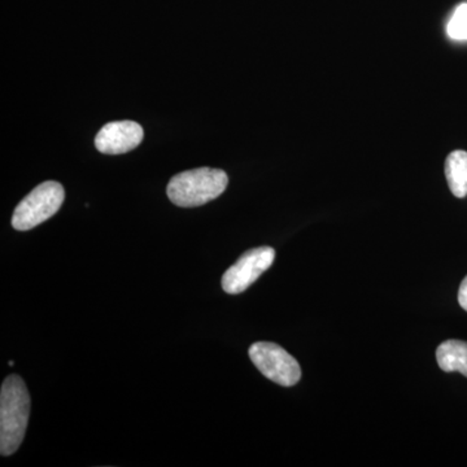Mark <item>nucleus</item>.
<instances>
[{"label":"nucleus","instance_id":"obj_1","mask_svg":"<svg viewBox=\"0 0 467 467\" xmlns=\"http://www.w3.org/2000/svg\"><path fill=\"white\" fill-rule=\"evenodd\" d=\"M30 396L23 378H5L0 391V453L11 456L26 438Z\"/></svg>","mask_w":467,"mask_h":467},{"label":"nucleus","instance_id":"obj_2","mask_svg":"<svg viewBox=\"0 0 467 467\" xmlns=\"http://www.w3.org/2000/svg\"><path fill=\"white\" fill-rule=\"evenodd\" d=\"M227 183L229 178L221 169H192L171 178L167 189L168 198L178 207H201L223 195Z\"/></svg>","mask_w":467,"mask_h":467},{"label":"nucleus","instance_id":"obj_3","mask_svg":"<svg viewBox=\"0 0 467 467\" xmlns=\"http://www.w3.org/2000/svg\"><path fill=\"white\" fill-rule=\"evenodd\" d=\"M64 198L66 192L60 183L47 181L39 184L15 209L12 226L18 232H27L41 225L57 213Z\"/></svg>","mask_w":467,"mask_h":467},{"label":"nucleus","instance_id":"obj_4","mask_svg":"<svg viewBox=\"0 0 467 467\" xmlns=\"http://www.w3.org/2000/svg\"><path fill=\"white\" fill-rule=\"evenodd\" d=\"M248 355L254 367L272 382L284 387H292L299 382L301 378L299 362L278 344L267 342L252 344Z\"/></svg>","mask_w":467,"mask_h":467},{"label":"nucleus","instance_id":"obj_5","mask_svg":"<svg viewBox=\"0 0 467 467\" xmlns=\"http://www.w3.org/2000/svg\"><path fill=\"white\" fill-rule=\"evenodd\" d=\"M275 251L272 247L254 248L243 254L223 276L226 294L238 295L254 285L273 265Z\"/></svg>","mask_w":467,"mask_h":467},{"label":"nucleus","instance_id":"obj_6","mask_svg":"<svg viewBox=\"0 0 467 467\" xmlns=\"http://www.w3.org/2000/svg\"><path fill=\"white\" fill-rule=\"evenodd\" d=\"M143 128L134 121H113L101 128L95 147L106 155H121L137 149L143 140Z\"/></svg>","mask_w":467,"mask_h":467},{"label":"nucleus","instance_id":"obj_7","mask_svg":"<svg viewBox=\"0 0 467 467\" xmlns=\"http://www.w3.org/2000/svg\"><path fill=\"white\" fill-rule=\"evenodd\" d=\"M439 367L445 373L460 371L467 377V343L461 340H447L436 350Z\"/></svg>","mask_w":467,"mask_h":467},{"label":"nucleus","instance_id":"obj_8","mask_svg":"<svg viewBox=\"0 0 467 467\" xmlns=\"http://www.w3.org/2000/svg\"><path fill=\"white\" fill-rule=\"evenodd\" d=\"M445 177L451 193L456 198H465L467 195V152L453 150L445 161Z\"/></svg>","mask_w":467,"mask_h":467},{"label":"nucleus","instance_id":"obj_9","mask_svg":"<svg viewBox=\"0 0 467 467\" xmlns=\"http://www.w3.org/2000/svg\"><path fill=\"white\" fill-rule=\"evenodd\" d=\"M448 36L456 41H467V3L454 11L447 27Z\"/></svg>","mask_w":467,"mask_h":467},{"label":"nucleus","instance_id":"obj_10","mask_svg":"<svg viewBox=\"0 0 467 467\" xmlns=\"http://www.w3.org/2000/svg\"><path fill=\"white\" fill-rule=\"evenodd\" d=\"M459 303L462 309H465L467 312V275L460 285Z\"/></svg>","mask_w":467,"mask_h":467}]
</instances>
